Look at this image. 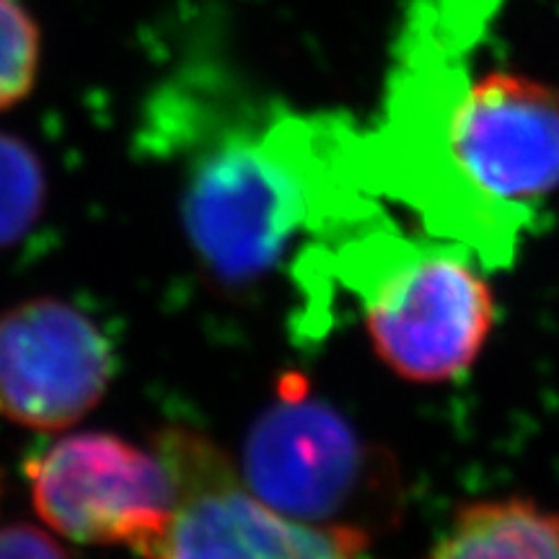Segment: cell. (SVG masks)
<instances>
[{
	"instance_id": "obj_1",
	"label": "cell",
	"mask_w": 559,
	"mask_h": 559,
	"mask_svg": "<svg viewBox=\"0 0 559 559\" xmlns=\"http://www.w3.org/2000/svg\"><path fill=\"white\" fill-rule=\"evenodd\" d=\"M362 135L326 111L190 124L179 210L205 275L226 290H249L293 249L304 254L381 215Z\"/></svg>"
},
{
	"instance_id": "obj_2",
	"label": "cell",
	"mask_w": 559,
	"mask_h": 559,
	"mask_svg": "<svg viewBox=\"0 0 559 559\" xmlns=\"http://www.w3.org/2000/svg\"><path fill=\"white\" fill-rule=\"evenodd\" d=\"M293 270L311 317L330 311L340 290L358 300L376 355L415 383L469 373L498 317L469 249L409 239L383 213L313 243Z\"/></svg>"
},
{
	"instance_id": "obj_3",
	"label": "cell",
	"mask_w": 559,
	"mask_h": 559,
	"mask_svg": "<svg viewBox=\"0 0 559 559\" xmlns=\"http://www.w3.org/2000/svg\"><path fill=\"white\" fill-rule=\"evenodd\" d=\"M239 477L277 513L353 534L360 531L349 519L379 513L394 500L381 459L298 376H285L270 407L251 423Z\"/></svg>"
},
{
	"instance_id": "obj_4",
	"label": "cell",
	"mask_w": 559,
	"mask_h": 559,
	"mask_svg": "<svg viewBox=\"0 0 559 559\" xmlns=\"http://www.w3.org/2000/svg\"><path fill=\"white\" fill-rule=\"evenodd\" d=\"M174 474L177 508L143 559H358L366 536L293 521L251 495L218 445L187 428L153 443Z\"/></svg>"
},
{
	"instance_id": "obj_5",
	"label": "cell",
	"mask_w": 559,
	"mask_h": 559,
	"mask_svg": "<svg viewBox=\"0 0 559 559\" xmlns=\"http://www.w3.org/2000/svg\"><path fill=\"white\" fill-rule=\"evenodd\" d=\"M32 502L55 534L79 544L156 539L177 508V485L164 456L115 432H75L26 464Z\"/></svg>"
},
{
	"instance_id": "obj_6",
	"label": "cell",
	"mask_w": 559,
	"mask_h": 559,
	"mask_svg": "<svg viewBox=\"0 0 559 559\" xmlns=\"http://www.w3.org/2000/svg\"><path fill=\"white\" fill-rule=\"evenodd\" d=\"M115 373V340L81 306L39 296L0 313V415L21 428H70Z\"/></svg>"
},
{
	"instance_id": "obj_7",
	"label": "cell",
	"mask_w": 559,
	"mask_h": 559,
	"mask_svg": "<svg viewBox=\"0 0 559 559\" xmlns=\"http://www.w3.org/2000/svg\"><path fill=\"white\" fill-rule=\"evenodd\" d=\"M428 559H559V513L521 498L472 502Z\"/></svg>"
},
{
	"instance_id": "obj_8",
	"label": "cell",
	"mask_w": 559,
	"mask_h": 559,
	"mask_svg": "<svg viewBox=\"0 0 559 559\" xmlns=\"http://www.w3.org/2000/svg\"><path fill=\"white\" fill-rule=\"evenodd\" d=\"M47 174L26 140L0 132V251L16 249L39 226Z\"/></svg>"
},
{
	"instance_id": "obj_9",
	"label": "cell",
	"mask_w": 559,
	"mask_h": 559,
	"mask_svg": "<svg viewBox=\"0 0 559 559\" xmlns=\"http://www.w3.org/2000/svg\"><path fill=\"white\" fill-rule=\"evenodd\" d=\"M41 32L21 0H0V111L16 107L37 86Z\"/></svg>"
},
{
	"instance_id": "obj_10",
	"label": "cell",
	"mask_w": 559,
	"mask_h": 559,
	"mask_svg": "<svg viewBox=\"0 0 559 559\" xmlns=\"http://www.w3.org/2000/svg\"><path fill=\"white\" fill-rule=\"evenodd\" d=\"M0 559H70L47 531L29 523L0 526Z\"/></svg>"
}]
</instances>
